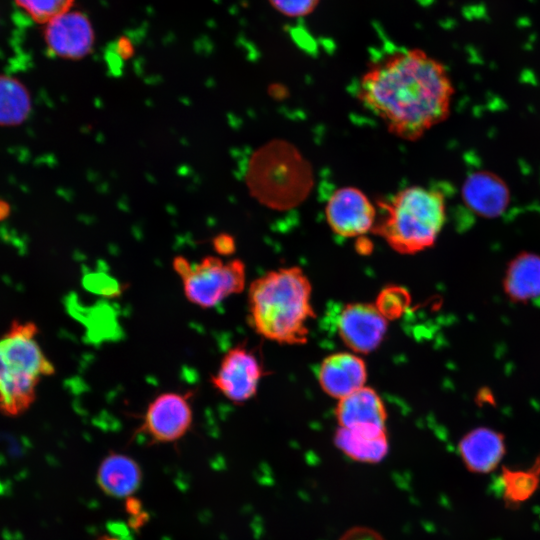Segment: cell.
I'll return each instance as SVG.
<instances>
[{"mask_svg": "<svg viewBox=\"0 0 540 540\" xmlns=\"http://www.w3.org/2000/svg\"><path fill=\"white\" fill-rule=\"evenodd\" d=\"M454 92L441 61L409 48L373 62L359 79L356 97L389 133L416 141L449 117Z\"/></svg>", "mask_w": 540, "mask_h": 540, "instance_id": "1", "label": "cell"}, {"mask_svg": "<svg viewBox=\"0 0 540 540\" xmlns=\"http://www.w3.org/2000/svg\"><path fill=\"white\" fill-rule=\"evenodd\" d=\"M311 296V283L301 267L269 271L249 286V323L270 341L304 344L308 340V323L315 318Z\"/></svg>", "mask_w": 540, "mask_h": 540, "instance_id": "2", "label": "cell"}, {"mask_svg": "<svg viewBox=\"0 0 540 540\" xmlns=\"http://www.w3.org/2000/svg\"><path fill=\"white\" fill-rule=\"evenodd\" d=\"M381 211L371 233L400 254L425 251L436 243L446 221L445 195L436 188L406 187L376 204Z\"/></svg>", "mask_w": 540, "mask_h": 540, "instance_id": "3", "label": "cell"}, {"mask_svg": "<svg viewBox=\"0 0 540 540\" xmlns=\"http://www.w3.org/2000/svg\"><path fill=\"white\" fill-rule=\"evenodd\" d=\"M37 334L35 323L14 321L0 337V412L6 416L26 412L41 380L55 372Z\"/></svg>", "mask_w": 540, "mask_h": 540, "instance_id": "4", "label": "cell"}, {"mask_svg": "<svg viewBox=\"0 0 540 540\" xmlns=\"http://www.w3.org/2000/svg\"><path fill=\"white\" fill-rule=\"evenodd\" d=\"M173 268L179 275L186 299L203 308H212L227 297L244 290L246 269L239 259L224 261L206 256L195 264L178 256Z\"/></svg>", "mask_w": 540, "mask_h": 540, "instance_id": "5", "label": "cell"}, {"mask_svg": "<svg viewBox=\"0 0 540 540\" xmlns=\"http://www.w3.org/2000/svg\"><path fill=\"white\" fill-rule=\"evenodd\" d=\"M264 373L255 351L241 344L224 354L211 383L228 400L242 404L256 395Z\"/></svg>", "mask_w": 540, "mask_h": 540, "instance_id": "6", "label": "cell"}, {"mask_svg": "<svg viewBox=\"0 0 540 540\" xmlns=\"http://www.w3.org/2000/svg\"><path fill=\"white\" fill-rule=\"evenodd\" d=\"M191 393L164 392L157 395L144 413L139 431L151 443H172L181 439L191 428L193 409Z\"/></svg>", "mask_w": 540, "mask_h": 540, "instance_id": "7", "label": "cell"}, {"mask_svg": "<svg viewBox=\"0 0 540 540\" xmlns=\"http://www.w3.org/2000/svg\"><path fill=\"white\" fill-rule=\"evenodd\" d=\"M325 218L334 234L344 238L362 237L371 232L377 210L362 190L347 186L329 196Z\"/></svg>", "mask_w": 540, "mask_h": 540, "instance_id": "8", "label": "cell"}, {"mask_svg": "<svg viewBox=\"0 0 540 540\" xmlns=\"http://www.w3.org/2000/svg\"><path fill=\"white\" fill-rule=\"evenodd\" d=\"M337 328L340 338L353 353L368 354L383 341L388 320L375 304L349 303L340 311Z\"/></svg>", "mask_w": 540, "mask_h": 540, "instance_id": "9", "label": "cell"}, {"mask_svg": "<svg viewBox=\"0 0 540 540\" xmlns=\"http://www.w3.org/2000/svg\"><path fill=\"white\" fill-rule=\"evenodd\" d=\"M44 40L53 55L79 60L91 53L95 34L86 14L69 10L45 24Z\"/></svg>", "mask_w": 540, "mask_h": 540, "instance_id": "10", "label": "cell"}, {"mask_svg": "<svg viewBox=\"0 0 540 540\" xmlns=\"http://www.w3.org/2000/svg\"><path fill=\"white\" fill-rule=\"evenodd\" d=\"M335 416L341 428L386 433L387 410L380 395L371 387L363 386L338 400Z\"/></svg>", "mask_w": 540, "mask_h": 540, "instance_id": "11", "label": "cell"}, {"mask_svg": "<svg viewBox=\"0 0 540 540\" xmlns=\"http://www.w3.org/2000/svg\"><path fill=\"white\" fill-rule=\"evenodd\" d=\"M365 361L351 352H337L324 358L318 370L322 390L338 400L365 386Z\"/></svg>", "mask_w": 540, "mask_h": 540, "instance_id": "12", "label": "cell"}, {"mask_svg": "<svg viewBox=\"0 0 540 540\" xmlns=\"http://www.w3.org/2000/svg\"><path fill=\"white\" fill-rule=\"evenodd\" d=\"M458 448L463 464L475 474L494 471L506 453L504 436L488 427L470 430L461 438Z\"/></svg>", "mask_w": 540, "mask_h": 540, "instance_id": "13", "label": "cell"}, {"mask_svg": "<svg viewBox=\"0 0 540 540\" xmlns=\"http://www.w3.org/2000/svg\"><path fill=\"white\" fill-rule=\"evenodd\" d=\"M143 480L140 464L131 456L111 451L100 462L96 482L100 490L114 499H128L136 493Z\"/></svg>", "mask_w": 540, "mask_h": 540, "instance_id": "14", "label": "cell"}, {"mask_svg": "<svg viewBox=\"0 0 540 540\" xmlns=\"http://www.w3.org/2000/svg\"><path fill=\"white\" fill-rule=\"evenodd\" d=\"M462 195L469 208L488 218L501 215L509 203L506 184L490 172L471 174L464 182Z\"/></svg>", "mask_w": 540, "mask_h": 540, "instance_id": "15", "label": "cell"}, {"mask_svg": "<svg viewBox=\"0 0 540 540\" xmlns=\"http://www.w3.org/2000/svg\"><path fill=\"white\" fill-rule=\"evenodd\" d=\"M503 288L515 302L540 298V255L522 252L513 258L505 271Z\"/></svg>", "mask_w": 540, "mask_h": 540, "instance_id": "16", "label": "cell"}, {"mask_svg": "<svg viewBox=\"0 0 540 540\" xmlns=\"http://www.w3.org/2000/svg\"><path fill=\"white\" fill-rule=\"evenodd\" d=\"M334 444L347 457L363 463L383 460L389 450L387 433L373 434L338 427Z\"/></svg>", "mask_w": 540, "mask_h": 540, "instance_id": "17", "label": "cell"}, {"mask_svg": "<svg viewBox=\"0 0 540 540\" xmlns=\"http://www.w3.org/2000/svg\"><path fill=\"white\" fill-rule=\"evenodd\" d=\"M501 495L508 507H519L530 500L540 488V454L526 469L502 467Z\"/></svg>", "mask_w": 540, "mask_h": 540, "instance_id": "18", "label": "cell"}, {"mask_svg": "<svg viewBox=\"0 0 540 540\" xmlns=\"http://www.w3.org/2000/svg\"><path fill=\"white\" fill-rule=\"evenodd\" d=\"M31 109L32 101L27 87L15 77L0 74V126L21 125Z\"/></svg>", "mask_w": 540, "mask_h": 540, "instance_id": "19", "label": "cell"}, {"mask_svg": "<svg viewBox=\"0 0 540 540\" xmlns=\"http://www.w3.org/2000/svg\"><path fill=\"white\" fill-rule=\"evenodd\" d=\"M410 303L411 296L404 287L391 285L381 290L374 304L387 320H394L404 314Z\"/></svg>", "mask_w": 540, "mask_h": 540, "instance_id": "20", "label": "cell"}, {"mask_svg": "<svg viewBox=\"0 0 540 540\" xmlns=\"http://www.w3.org/2000/svg\"><path fill=\"white\" fill-rule=\"evenodd\" d=\"M33 21L46 24L55 17L71 10L74 0H14Z\"/></svg>", "mask_w": 540, "mask_h": 540, "instance_id": "21", "label": "cell"}, {"mask_svg": "<svg viewBox=\"0 0 540 540\" xmlns=\"http://www.w3.org/2000/svg\"><path fill=\"white\" fill-rule=\"evenodd\" d=\"M270 5L280 14L299 18L311 14L320 0H268Z\"/></svg>", "mask_w": 540, "mask_h": 540, "instance_id": "22", "label": "cell"}, {"mask_svg": "<svg viewBox=\"0 0 540 540\" xmlns=\"http://www.w3.org/2000/svg\"><path fill=\"white\" fill-rule=\"evenodd\" d=\"M215 249L218 253L226 255L235 249L234 240L230 236H220L215 240Z\"/></svg>", "mask_w": 540, "mask_h": 540, "instance_id": "23", "label": "cell"}, {"mask_svg": "<svg viewBox=\"0 0 540 540\" xmlns=\"http://www.w3.org/2000/svg\"><path fill=\"white\" fill-rule=\"evenodd\" d=\"M371 242L364 237H360L357 241V250L362 254H367L371 251Z\"/></svg>", "mask_w": 540, "mask_h": 540, "instance_id": "24", "label": "cell"}, {"mask_svg": "<svg viewBox=\"0 0 540 540\" xmlns=\"http://www.w3.org/2000/svg\"><path fill=\"white\" fill-rule=\"evenodd\" d=\"M99 540H117V539L111 538V537H108V536H103Z\"/></svg>", "mask_w": 540, "mask_h": 540, "instance_id": "25", "label": "cell"}]
</instances>
